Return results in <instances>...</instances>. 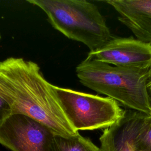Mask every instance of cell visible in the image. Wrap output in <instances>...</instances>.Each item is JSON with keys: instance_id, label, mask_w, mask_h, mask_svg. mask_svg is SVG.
<instances>
[{"instance_id": "obj_1", "label": "cell", "mask_w": 151, "mask_h": 151, "mask_svg": "<svg viewBox=\"0 0 151 151\" xmlns=\"http://www.w3.org/2000/svg\"><path fill=\"white\" fill-rule=\"evenodd\" d=\"M0 97L12 114L29 116L57 136L68 137L78 133L63 110L55 86L44 78L32 61L14 57L0 61Z\"/></svg>"}, {"instance_id": "obj_2", "label": "cell", "mask_w": 151, "mask_h": 151, "mask_svg": "<svg viewBox=\"0 0 151 151\" xmlns=\"http://www.w3.org/2000/svg\"><path fill=\"white\" fill-rule=\"evenodd\" d=\"M150 69L112 66L89 57L76 67L80 81L130 110L151 114L147 83Z\"/></svg>"}, {"instance_id": "obj_3", "label": "cell", "mask_w": 151, "mask_h": 151, "mask_svg": "<svg viewBox=\"0 0 151 151\" xmlns=\"http://www.w3.org/2000/svg\"><path fill=\"white\" fill-rule=\"evenodd\" d=\"M42 9L52 26L96 51L113 37L97 6L85 0H27Z\"/></svg>"}, {"instance_id": "obj_4", "label": "cell", "mask_w": 151, "mask_h": 151, "mask_svg": "<svg viewBox=\"0 0 151 151\" xmlns=\"http://www.w3.org/2000/svg\"><path fill=\"white\" fill-rule=\"evenodd\" d=\"M63 110L73 127L78 130L107 128L124 114L119 104L103 97L55 86Z\"/></svg>"}, {"instance_id": "obj_5", "label": "cell", "mask_w": 151, "mask_h": 151, "mask_svg": "<svg viewBox=\"0 0 151 151\" xmlns=\"http://www.w3.org/2000/svg\"><path fill=\"white\" fill-rule=\"evenodd\" d=\"M0 143L12 151H60L50 129L22 114H12L0 125Z\"/></svg>"}, {"instance_id": "obj_6", "label": "cell", "mask_w": 151, "mask_h": 151, "mask_svg": "<svg viewBox=\"0 0 151 151\" xmlns=\"http://www.w3.org/2000/svg\"><path fill=\"white\" fill-rule=\"evenodd\" d=\"M88 57L113 66L139 69L151 68V44L138 39L112 37Z\"/></svg>"}, {"instance_id": "obj_7", "label": "cell", "mask_w": 151, "mask_h": 151, "mask_svg": "<svg viewBox=\"0 0 151 151\" xmlns=\"http://www.w3.org/2000/svg\"><path fill=\"white\" fill-rule=\"evenodd\" d=\"M148 115L124 110L117 122L104 130L100 137V151H139L138 137Z\"/></svg>"}, {"instance_id": "obj_8", "label": "cell", "mask_w": 151, "mask_h": 151, "mask_svg": "<svg viewBox=\"0 0 151 151\" xmlns=\"http://www.w3.org/2000/svg\"><path fill=\"white\" fill-rule=\"evenodd\" d=\"M118 19L137 39L151 44V0H109Z\"/></svg>"}, {"instance_id": "obj_9", "label": "cell", "mask_w": 151, "mask_h": 151, "mask_svg": "<svg viewBox=\"0 0 151 151\" xmlns=\"http://www.w3.org/2000/svg\"><path fill=\"white\" fill-rule=\"evenodd\" d=\"M56 140L60 151H100L99 147L79 133L68 137L56 135Z\"/></svg>"}, {"instance_id": "obj_10", "label": "cell", "mask_w": 151, "mask_h": 151, "mask_svg": "<svg viewBox=\"0 0 151 151\" xmlns=\"http://www.w3.org/2000/svg\"><path fill=\"white\" fill-rule=\"evenodd\" d=\"M139 151H151V114L148 115L137 139Z\"/></svg>"}, {"instance_id": "obj_11", "label": "cell", "mask_w": 151, "mask_h": 151, "mask_svg": "<svg viewBox=\"0 0 151 151\" xmlns=\"http://www.w3.org/2000/svg\"><path fill=\"white\" fill-rule=\"evenodd\" d=\"M11 114H12V111L10 106L0 97V125Z\"/></svg>"}, {"instance_id": "obj_12", "label": "cell", "mask_w": 151, "mask_h": 151, "mask_svg": "<svg viewBox=\"0 0 151 151\" xmlns=\"http://www.w3.org/2000/svg\"><path fill=\"white\" fill-rule=\"evenodd\" d=\"M147 91L150 96V99L151 100V68L149 70V78L147 80Z\"/></svg>"}, {"instance_id": "obj_13", "label": "cell", "mask_w": 151, "mask_h": 151, "mask_svg": "<svg viewBox=\"0 0 151 151\" xmlns=\"http://www.w3.org/2000/svg\"><path fill=\"white\" fill-rule=\"evenodd\" d=\"M0 38H1V35H0Z\"/></svg>"}]
</instances>
